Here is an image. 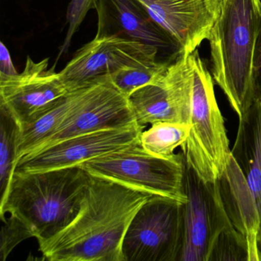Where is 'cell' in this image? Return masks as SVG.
<instances>
[{"label": "cell", "instance_id": "6da1fadb", "mask_svg": "<svg viewBox=\"0 0 261 261\" xmlns=\"http://www.w3.org/2000/svg\"><path fill=\"white\" fill-rule=\"evenodd\" d=\"M82 208L57 234L39 242L50 261H124L122 251L128 227L152 195L91 175Z\"/></svg>", "mask_w": 261, "mask_h": 261}, {"label": "cell", "instance_id": "7a4b0ae2", "mask_svg": "<svg viewBox=\"0 0 261 261\" xmlns=\"http://www.w3.org/2000/svg\"><path fill=\"white\" fill-rule=\"evenodd\" d=\"M207 40L214 81L242 118L257 94L260 0H225Z\"/></svg>", "mask_w": 261, "mask_h": 261}, {"label": "cell", "instance_id": "3957f363", "mask_svg": "<svg viewBox=\"0 0 261 261\" xmlns=\"http://www.w3.org/2000/svg\"><path fill=\"white\" fill-rule=\"evenodd\" d=\"M80 166L38 172L15 171L8 191L0 201V218H19L38 242L66 227L79 215L91 181Z\"/></svg>", "mask_w": 261, "mask_h": 261}, {"label": "cell", "instance_id": "277c9868", "mask_svg": "<svg viewBox=\"0 0 261 261\" xmlns=\"http://www.w3.org/2000/svg\"><path fill=\"white\" fill-rule=\"evenodd\" d=\"M188 59L192 70L190 132L181 149L185 160L200 178L215 182L225 170L231 150L215 97L213 77L198 50Z\"/></svg>", "mask_w": 261, "mask_h": 261}, {"label": "cell", "instance_id": "5b68a950", "mask_svg": "<svg viewBox=\"0 0 261 261\" xmlns=\"http://www.w3.org/2000/svg\"><path fill=\"white\" fill-rule=\"evenodd\" d=\"M92 176L105 178L153 195L186 201L183 152L162 158L135 143L80 165Z\"/></svg>", "mask_w": 261, "mask_h": 261}, {"label": "cell", "instance_id": "8992f818", "mask_svg": "<svg viewBox=\"0 0 261 261\" xmlns=\"http://www.w3.org/2000/svg\"><path fill=\"white\" fill-rule=\"evenodd\" d=\"M183 203L152 195L136 213L123 239L124 261H178Z\"/></svg>", "mask_w": 261, "mask_h": 261}, {"label": "cell", "instance_id": "52a82bcc", "mask_svg": "<svg viewBox=\"0 0 261 261\" xmlns=\"http://www.w3.org/2000/svg\"><path fill=\"white\" fill-rule=\"evenodd\" d=\"M185 157V156H184ZM182 246L178 261H207L220 232L230 224L218 181H205L185 160Z\"/></svg>", "mask_w": 261, "mask_h": 261}, {"label": "cell", "instance_id": "ba28073f", "mask_svg": "<svg viewBox=\"0 0 261 261\" xmlns=\"http://www.w3.org/2000/svg\"><path fill=\"white\" fill-rule=\"evenodd\" d=\"M159 55L158 49L140 42L116 36L95 37L75 53L59 74L73 92L123 68L157 62Z\"/></svg>", "mask_w": 261, "mask_h": 261}, {"label": "cell", "instance_id": "9c48e42d", "mask_svg": "<svg viewBox=\"0 0 261 261\" xmlns=\"http://www.w3.org/2000/svg\"><path fill=\"white\" fill-rule=\"evenodd\" d=\"M143 129L136 123L65 139L21 157L15 171L38 172L80 166L88 160L140 143Z\"/></svg>", "mask_w": 261, "mask_h": 261}, {"label": "cell", "instance_id": "30bf717a", "mask_svg": "<svg viewBox=\"0 0 261 261\" xmlns=\"http://www.w3.org/2000/svg\"><path fill=\"white\" fill-rule=\"evenodd\" d=\"M48 63V58L36 62L28 56L22 72L0 75V106L7 108L20 126L34 121L71 93Z\"/></svg>", "mask_w": 261, "mask_h": 261}, {"label": "cell", "instance_id": "8fae6325", "mask_svg": "<svg viewBox=\"0 0 261 261\" xmlns=\"http://www.w3.org/2000/svg\"><path fill=\"white\" fill-rule=\"evenodd\" d=\"M136 123L127 97L106 76L85 87L79 103L69 117L53 137L37 149L75 136Z\"/></svg>", "mask_w": 261, "mask_h": 261}, {"label": "cell", "instance_id": "7c38bea8", "mask_svg": "<svg viewBox=\"0 0 261 261\" xmlns=\"http://www.w3.org/2000/svg\"><path fill=\"white\" fill-rule=\"evenodd\" d=\"M152 20L189 56L208 39L221 6L218 0H138Z\"/></svg>", "mask_w": 261, "mask_h": 261}, {"label": "cell", "instance_id": "4fadbf2b", "mask_svg": "<svg viewBox=\"0 0 261 261\" xmlns=\"http://www.w3.org/2000/svg\"><path fill=\"white\" fill-rule=\"evenodd\" d=\"M95 37L116 36L140 42L160 53L179 56L178 44L162 30L138 0H97Z\"/></svg>", "mask_w": 261, "mask_h": 261}, {"label": "cell", "instance_id": "5bb4252c", "mask_svg": "<svg viewBox=\"0 0 261 261\" xmlns=\"http://www.w3.org/2000/svg\"><path fill=\"white\" fill-rule=\"evenodd\" d=\"M218 182L230 222L248 241L251 261H260L256 247L260 215L247 180L232 155Z\"/></svg>", "mask_w": 261, "mask_h": 261}, {"label": "cell", "instance_id": "9a60e30c", "mask_svg": "<svg viewBox=\"0 0 261 261\" xmlns=\"http://www.w3.org/2000/svg\"><path fill=\"white\" fill-rule=\"evenodd\" d=\"M231 155L256 200L261 216V97H256L247 114L239 119Z\"/></svg>", "mask_w": 261, "mask_h": 261}, {"label": "cell", "instance_id": "2e32d148", "mask_svg": "<svg viewBox=\"0 0 261 261\" xmlns=\"http://www.w3.org/2000/svg\"><path fill=\"white\" fill-rule=\"evenodd\" d=\"M85 88L73 91L36 120L20 126L17 162L40 147L59 129L79 103Z\"/></svg>", "mask_w": 261, "mask_h": 261}, {"label": "cell", "instance_id": "e0dca14e", "mask_svg": "<svg viewBox=\"0 0 261 261\" xmlns=\"http://www.w3.org/2000/svg\"><path fill=\"white\" fill-rule=\"evenodd\" d=\"M21 127L11 113L0 106V201L7 195L17 163Z\"/></svg>", "mask_w": 261, "mask_h": 261}, {"label": "cell", "instance_id": "ac0fdd59", "mask_svg": "<svg viewBox=\"0 0 261 261\" xmlns=\"http://www.w3.org/2000/svg\"><path fill=\"white\" fill-rule=\"evenodd\" d=\"M190 132V126L174 122H160L151 125L140 135V145L148 152L162 158L175 156L174 151L182 146Z\"/></svg>", "mask_w": 261, "mask_h": 261}, {"label": "cell", "instance_id": "d6986e66", "mask_svg": "<svg viewBox=\"0 0 261 261\" xmlns=\"http://www.w3.org/2000/svg\"><path fill=\"white\" fill-rule=\"evenodd\" d=\"M170 63L157 61L148 65L127 67L108 77L115 88L128 97L139 88L156 83L163 77Z\"/></svg>", "mask_w": 261, "mask_h": 261}, {"label": "cell", "instance_id": "ffe728a7", "mask_svg": "<svg viewBox=\"0 0 261 261\" xmlns=\"http://www.w3.org/2000/svg\"><path fill=\"white\" fill-rule=\"evenodd\" d=\"M207 261H251L247 238L230 223L215 239Z\"/></svg>", "mask_w": 261, "mask_h": 261}, {"label": "cell", "instance_id": "44dd1931", "mask_svg": "<svg viewBox=\"0 0 261 261\" xmlns=\"http://www.w3.org/2000/svg\"><path fill=\"white\" fill-rule=\"evenodd\" d=\"M0 234V259L5 261L13 249L29 238H34L31 229L19 218L10 215L2 220Z\"/></svg>", "mask_w": 261, "mask_h": 261}, {"label": "cell", "instance_id": "7402d4cb", "mask_svg": "<svg viewBox=\"0 0 261 261\" xmlns=\"http://www.w3.org/2000/svg\"><path fill=\"white\" fill-rule=\"evenodd\" d=\"M96 4L97 0H71L67 11L68 31L65 41L59 49V58L62 55L68 53L74 34L80 28L88 12L91 10H95Z\"/></svg>", "mask_w": 261, "mask_h": 261}, {"label": "cell", "instance_id": "603a6c76", "mask_svg": "<svg viewBox=\"0 0 261 261\" xmlns=\"http://www.w3.org/2000/svg\"><path fill=\"white\" fill-rule=\"evenodd\" d=\"M19 74L13 65L8 48L4 42L0 44V75L13 76Z\"/></svg>", "mask_w": 261, "mask_h": 261}, {"label": "cell", "instance_id": "cb8c5ba5", "mask_svg": "<svg viewBox=\"0 0 261 261\" xmlns=\"http://www.w3.org/2000/svg\"><path fill=\"white\" fill-rule=\"evenodd\" d=\"M256 247H257L258 252L260 256L261 261V216L260 221H259V229H258L257 236H256Z\"/></svg>", "mask_w": 261, "mask_h": 261}, {"label": "cell", "instance_id": "d4e9b609", "mask_svg": "<svg viewBox=\"0 0 261 261\" xmlns=\"http://www.w3.org/2000/svg\"><path fill=\"white\" fill-rule=\"evenodd\" d=\"M219 1L220 4H221V6L223 5V4H224V2H225V0H218Z\"/></svg>", "mask_w": 261, "mask_h": 261}]
</instances>
